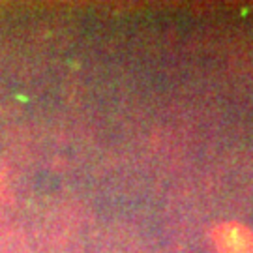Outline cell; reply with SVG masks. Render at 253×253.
<instances>
[{
    "instance_id": "cell-1",
    "label": "cell",
    "mask_w": 253,
    "mask_h": 253,
    "mask_svg": "<svg viewBox=\"0 0 253 253\" xmlns=\"http://www.w3.org/2000/svg\"><path fill=\"white\" fill-rule=\"evenodd\" d=\"M212 240L217 253H253V233L240 223H221L214 229Z\"/></svg>"
}]
</instances>
